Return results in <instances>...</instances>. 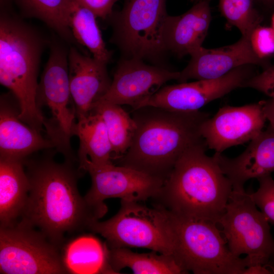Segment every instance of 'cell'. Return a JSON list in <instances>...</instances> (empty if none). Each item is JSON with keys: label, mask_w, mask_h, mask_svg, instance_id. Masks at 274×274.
<instances>
[{"label": "cell", "mask_w": 274, "mask_h": 274, "mask_svg": "<svg viewBox=\"0 0 274 274\" xmlns=\"http://www.w3.org/2000/svg\"><path fill=\"white\" fill-rule=\"evenodd\" d=\"M136 130L119 165L165 181L182 155L204 141L200 133L210 117L199 111L179 112L146 106L132 111Z\"/></svg>", "instance_id": "6da1fadb"}, {"label": "cell", "mask_w": 274, "mask_h": 274, "mask_svg": "<svg viewBox=\"0 0 274 274\" xmlns=\"http://www.w3.org/2000/svg\"><path fill=\"white\" fill-rule=\"evenodd\" d=\"M70 162L59 163L48 158L29 164L30 187L21 217L59 246L66 234L98 220L79 192L77 174Z\"/></svg>", "instance_id": "7a4b0ae2"}, {"label": "cell", "mask_w": 274, "mask_h": 274, "mask_svg": "<svg viewBox=\"0 0 274 274\" xmlns=\"http://www.w3.org/2000/svg\"><path fill=\"white\" fill-rule=\"evenodd\" d=\"M207 148L203 141L187 150L154 198L156 206L175 215L217 225L233 188L214 157L206 153Z\"/></svg>", "instance_id": "3957f363"}, {"label": "cell", "mask_w": 274, "mask_h": 274, "mask_svg": "<svg viewBox=\"0 0 274 274\" xmlns=\"http://www.w3.org/2000/svg\"><path fill=\"white\" fill-rule=\"evenodd\" d=\"M49 43L11 10H1L0 83L15 98L20 119L40 132L44 129L36 102L38 76L43 51Z\"/></svg>", "instance_id": "277c9868"}, {"label": "cell", "mask_w": 274, "mask_h": 274, "mask_svg": "<svg viewBox=\"0 0 274 274\" xmlns=\"http://www.w3.org/2000/svg\"><path fill=\"white\" fill-rule=\"evenodd\" d=\"M166 0H124L122 9L107 18L112 28L111 43L121 57L137 58L169 68L162 39Z\"/></svg>", "instance_id": "5b68a950"}, {"label": "cell", "mask_w": 274, "mask_h": 274, "mask_svg": "<svg viewBox=\"0 0 274 274\" xmlns=\"http://www.w3.org/2000/svg\"><path fill=\"white\" fill-rule=\"evenodd\" d=\"M166 211L174 235V256L188 272L243 274L247 259L231 253L216 224Z\"/></svg>", "instance_id": "8992f818"}, {"label": "cell", "mask_w": 274, "mask_h": 274, "mask_svg": "<svg viewBox=\"0 0 274 274\" xmlns=\"http://www.w3.org/2000/svg\"><path fill=\"white\" fill-rule=\"evenodd\" d=\"M38 84L36 102L41 112L47 109L44 120L47 138L66 160L74 159L71 144L77 121L70 86L68 49L65 45L54 42ZM42 114V113H41Z\"/></svg>", "instance_id": "52a82bcc"}, {"label": "cell", "mask_w": 274, "mask_h": 274, "mask_svg": "<svg viewBox=\"0 0 274 274\" xmlns=\"http://www.w3.org/2000/svg\"><path fill=\"white\" fill-rule=\"evenodd\" d=\"M139 202L121 199L114 216L105 221L94 220L88 228L104 237L110 248H145L174 256V235L167 212Z\"/></svg>", "instance_id": "ba28073f"}, {"label": "cell", "mask_w": 274, "mask_h": 274, "mask_svg": "<svg viewBox=\"0 0 274 274\" xmlns=\"http://www.w3.org/2000/svg\"><path fill=\"white\" fill-rule=\"evenodd\" d=\"M217 226L231 253L246 255L248 266L266 265L274 258L269 223L250 193L233 190Z\"/></svg>", "instance_id": "9c48e42d"}, {"label": "cell", "mask_w": 274, "mask_h": 274, "mask_svg": "<svg viewBox=\"0 0 274 274\" xmlns=\"http://www.w3.org/2000/svg\"><path fill=\"white\" fill-rule=\"evenodd\" d=\"M59 246L21 220L0 228V273H68Z\"/></svg>", "instance_id": "30bf717a"}, {"label": "cell", "mask_w": 274, "mask_h": 274, "mask_svg": "<svg viewBox=\"0 0 274 274\" xmlns=\"http://www.w3.org/2000/svg\"><path fill=\"white\" fill-rule=\"evenodd\" d=\"M91 178V186L84 197L98 219L107 211L104 200L110 198L141 201L154 198L164 181L136 169L113 163L90 166L84 170Z\"/></svg>", "instance_id": "8fae6325"}, {"label": "cell", "mask_w": 274, "mask_h": 274, "mask_svg": "<svg viewBox=\"0 0 274 274\" xmlns=\"http://www.w3.org/2000/svg\"><path fill=\"white\" fill-rule=\"evenodd\" d=\"M250 65L237 67L216 79L165 86L144 102L141 107L152 106L179 112L199 111L210 102L243 87L244 83L253 76Z\"/></svg>", "instance_id": "7c38bea8"}, {"label": "cell", "mask_w": 274, "mask_h": 274, "mask_svg": "<svg viewBox=\"0 0 274 274\" xmlns=\"http://www.w3.org/2000/svg\"><path fill=\"white\" fill-rule=\"evenodd\" d=\"M180 74L142 59L121 57L109 90L98 101L129 105L136 110L165 83L177 81Z\"/></svg>", "instance_id": "4fadbf2b"}, {"label": "cell", "mask_w": 274, "mask_h": 274, "mask_svg": "<svg viewBox=\"0 0 274 274\" xmlns=\"http://www.w3.org/2000/svg\"><path fill=\"white\" fill-rule=\"evenodd\" d=\"M266 120L263 100L241 107L226 106L203 122L200 133L208 148L222 153L251 141L263 130Z\"/></svg>", "instance_id": "5bb4252c"}, {"label": "cell", "mask_w": 274, "mask_h": 274, "mask_svg": "<svg viewBox=\"0 0 274 274\" xmlns=\"http://www.w3.org/2000/svg\"><path fill=\"white\" fill-rule=\"evenodd\" d=\"M187 66L180 72L177 81L206 80L220 78L232 70L247 65H261L253 51L249 38L242 37L236 42L214 49L202 46L193 53Z\"/></svg>", "instance_id": "9a60e30c"}, {"label": "cell", "mask_w": 274, "mask_h": 274, "mask_svg": "<svg viewBox=\"0 0 274 274\" xmlns=\"http://www.w3.org/2000/svg\"><path fill=\"white\" fill-rule=\"evenodd\" d=\"M107 63L83 54L75 46L68 52L71 95L78 119L88 115L107 93L112 83Z\"/></svg>", "instance_id": "2e32d148"}, {"label": "cell", "mask_w": 274, "mask_h": 274, "mask_svg": "<svg viewBox=\"0 0 274 274\" xmlns=\"http://www.w3.org/2000/svg\"><path fill=\"white\" fill-rule=\"evenodd\" d=\"M213 156L231 182L233 190L244 191L247 181L274 172V129L269 125L236 157L228 158L218 152Z\"/></svg>", "instance_id": "e0dca14e"}, {"label": "cell", "mask_w": 274, "mask_h": 274, "mask_svg": "<svg viewBox=\"0 0 274 274\" xmlns=\"http://www.w3.org/2000/svg\"><path fill=\"white\" fill-rule=\"evenodd\" d=\"M209 2L198 1L181 15L167 16L162 39L168 54L182 58L202 47L212 18Z\"/></svg>", "instance_id": "ac0fdd59"}, {"label": "cell", "mask_w": 274, "mask_h": 274, "mask_svg": "<svg viewBox=\"0 0 274 274\" xmlns=\"http://www.w3.org/2000/svg\"><path fill=\"white\" fill-rule=\"evenodd\" d=\"M11 95L1 97L0 157L24 160L33 152L54 148L50 140L20 119L19 106Z\"/></svg>", "instance_id": "d6986e66"}, {"label": "cell", "mask_w": 274, "mask_h": 274, "mask_svg": "<svg viewBox=\"0 0 274 274\" xmlns=\"http://www.w3.org/2000/svg\"><path fill=\"white\" fill-rule=\"evenodd\" d=\"M23 160L0 157L1 226L11 225L22 217L30 187Z\"/></svg>", "instance_id": "ffe728a7"}, {"label": "cell", "mask_w": 274, "mask_h": 274, "mask_svg": "<svg viewBox=\"0 0 274 274\" xmlns=\"http://www.w3.org/2000/svg\"><path fill=\"white\" fill-rule=\"evenodd\" d=\"M74 135L79 140L80 168L112 164L113 150L107 129L101 115L93 110L77 119Z\"/></svg>", "instance_id": "44dd1931"}, {"label": "cell", "mask_w": 274, "mask_h": 274, "mask_svg": "<svg viewBox=\"0 0 274 274\" xmlns=\"http://www.w3.org/2000/svg\"><path fill=\"white\" fill-rule=\"evenodd\" d=\"M109 247L91 234L69 242L62 257L68 273H114L108 260Z\"/></svg>", "instance_id": "7402d4cb"}, {"label": "cell", "mask_w": 274, "mask_h": 274, "mask_svg": "<svg viewBox=\"0 0 274 274\" xmlns=\"http://www.w3.org/2000/svg\"><path fill=\"white\" fill-rule=\"evenodd\" d=\"M108 260L114 273L128 267L135 274H182L188 272L173 255L153 251L138 253L128 248H109Z\"/></svg>", "instance_id": "603a6c76"}, {"label": "cell", "mask_w": 274, "mask_h": 274, "mask_svg": "<svg viewBox=\"0 0 274 274\" xmlns=\"http://www.w3.org/2000/svg\"><path fill=\"white\" fill-rule=\"evenodd\" d=\"M10 1L15 2L23 16L43 21L65 43L79 46L69 25V18L74 0Z\"/></svg>", "instance_id": "cb8c5ba5"}, {"label": "cell", "mask_w": 274, "mask_h": 274, "mask_svg": "<svg viewBox=\"0 0 274 274\" xmlns=\"http://www.w3.org/2000/svg\"><path fill=\"white\" fill-rule=\"evenodd\" d=\"M96 17L91 10L77 0H74L70 15L69 25L77 42L87 48L93 57L108 64L112 53L106 46Z\"/></svg>", "instance_id": "d4e9b609"}, {"label": "cell", "mask_w": 274, "mask_h": 274, "mask_svg": "<svg viewBox=\"0 0 274 274\" xmlns=\"http://www.w3.org/2000/svg\"><path fill=\"white\" fill-rule=\"evenodd\" d=\"M93 110L101 115L105 123L113 158H120L131 144L136 127L134 120L119 105L98 101Z\"/></svg>", "instance_id": "484cf974"}, {"label": "cell", "mask_w": 274, "mask_h": 274, "mask_svg": "<svg viewBox=\"0 0 274 274\" xmlns=\"http://www.w3.org/2000/svg\"><path fill=\"white\" fill-rule=\"evenodd\" d=\"M219 7L228 25L236 27L242 37L249 38L260 25L261 17L253 0H219Z\"/></svg>", "instance_id": "4316f807"}, {"label": "cell", "mask_w": 274, "mask_h": 274, "mask_svg": "<svg viewBox=\"0 0 274 274\" xmlns=\"http://www.w3.org/2000/svg\"><path fill=\"white\" fill-rule=\"evenodd\" d=\"M257 180L259 187L250 195L269 223L274 225V180L271 175Z\"/></svg>", "instance_id": "83f0119b"}, {"label": "cell", "mask_w": 274, "mask_h": 274, "mask_svg": "<svg viewBox=\"0 0 274 274\" xmlns=\"http://www.w3.org/2000/svg\"><path fill=\"white\" fill-rule=\"evenodd\" d=\"M249 39L253 51L261 60L274 54V31L271 27L257 26Z\"/></svg>", "instance_id": "f1b7e54d"}, {"label": "cell", "mask_w": 274, "mask_h": 274, "mask_svg": "<svg viewBox=\"0 0 274 274\" xmlns=\"http://www.w3.org/2000/svg\"><path fill=\"white\" fill-rule=\"evenodd\" d=\"M243 87L255 89L274 99V65L253 75L244 83Z\"/></svg>", "instance_id": "f546056e"}, {"label": "cell", "mask_w": 274, "mask_h": 274, "mask_svg": "<svg viewBox=\"0 0 274 274\" xmlns=\"http://www.w3.org/2000/svg\"><path fill=\"white\" fill-rule=\"evenodd\" d=\"M91 10L97 17L106 19L112 12V8L117 0H77Z\"/></svg>", "instance_id": "4dcf8cb0"}, {"label": "cell", "mask_w": 274, "mask_h": 274, "mask_svg": "<svg viewBox=\"0 0 274 274\" xmlns=\"http://www.w3.org/2000/svg\"><path fill=\"white\" fill-rule=\"evenodd\" d=\"M263 110L269 125L274 129V99L263 100Z\"/></svg>", "instance_id": "1f68e13d"}, {"label": "cell", "mask_w": 274, "mask_h": 274, "mask_svg": "<svg viewBox=\"0 0 274 274\" xmlns=\"http://www.w3.org/2000/svg\"><path fill=\"white\" fill-rule=\"evenodd\" d=\"M271 27L274 31V13L272 15V16L271 18Z\"/></svg>", "instance_id": "d6a6232c"}, {"label": "cell", "mask_w": 274, "mask_h": 274, "mask_svg": "<svg viewBox=\"0 0 274 274\" xmlns=\"http://www.w3.org/2000/svg\"><path fill=\"white\" fill-rule=\"evenodd\" d=\"M197 1H204V0H197ZM205 1H210V0H205Z\"/></svg>", "instance_id": "836d02e7"}, {"label": "cell", "mask_w": 274, "mask_h": 274, "mask_svg": "<svg viewBox=\"0 0 274 274\" xmlns=\"http://www.w3.org/2000/svg\"><path fill=\"white\" fill-rule=\"evenodd\" d=\"M262 1H271V0H262Z\"/></svg>", "instance_id": "e575fe53"}]
</instances>
